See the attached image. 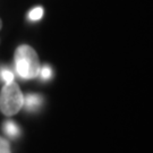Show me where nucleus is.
Returning <instances> with one entry per match:
<instances>
[{
  "mask_svg": "<svg viewBox=\"0 0 153 153\" xmlns=\"http://www.w3.org/2000/svg\"><path fill=\"white\" fill-rule=\"evenodd\" d=\"M15 67L18 76L23 79H33L39 76L40 60L36 51L27 44H22L15 50Z\"/></svg>",
  "mask_w": 153,
  "mask_h": 153,
  "instance_id": "f257e3e1",
  "label": "nucleus"
},
{
  "mask_svg": "<svg viewBox=\"0 0 153 153\" xmlns=\"http://www.w3.org/2000/svg\"><path fill=\"white\" fill-rule=\"evenodd\" d=\"M24 94L18 84L14 81L6 83L0 92V111L2 115L11 117L18 114L23 108Z\"/></svg>",
  "mask_w": 153,
  "mask_h": 153,
  "instance_id": "f03ea898",
  "label": "nucleus"
},
{
  "mask_svg": "<svg viewBox=\"0 0 153 153\" xmlns=\"http://www.w3.org/2000/svg\"><path fill=\"white\" fill-rule=\"evenodd\" d=\"M43 103V97L36 93H28L24 95V103L23 108L28 112H34L40 109V107Z\"/></svg>",
  "mask_w": 153,
  "mask_h": 153,
  "instance_id": "7ed1b4c3",
  "label": "nucleus"
},
{
  "mask_svg": "<svg viewBox=\"0 0 153 153\" xmlns=\"http://www.w3.org/2000/svg\"><path fill=\"white\" fill-rule=\"evenodd\" d=\"M2 131L7 136H9L10 138H17L21 134V129L19 126L17 125L14 120H6L2 124Z\"/></svg>",
  "mask_w": 153,
  "mask_h": 153,
  "instance_id": "20e7f679",
  "label": "nucleus"
},
{
  "mask_svg": "<svg viewBox=\"0 0 153 153\" xmlns=\"http://www.w3.org/2000/svg\"><path fill=\"white\" fill-rule=\"evenodd\" d=\"M0 78L5 83H10L14 81V74L9 68H0Z\"/></svg>",
  "mask_w": 153,
  "mask_h": 153,
  "instance_id": "39448f33",
  "label": "nucleus"
},
{
  "mask_svg": "<svg viewBox=\"0 0 153 153\" xmlns=\"http://www.w3.org/2000/svg\"><path fill=\"white\" fill-rule=\"evenodd\" d=\"M52 68L49 65H44L40 68V73H39V76L41 77L43 81H48L52 77Z\"/></svg>",
  "mask_w": 153,
  "mask_h": 153,
  "instance_id": "423d86ee",
  "label": "nucleus"
},
{
  "mask_svg": "<svg viewBox=\"0 0 153 153\" xmlns=\"http://www.w3.org/2000/svg\"><path fill=\"white\" fill-rule=\"evenodd\" d=\"M42 16H43V8L41 7H35L28 13V18L31 21H39L42 18Z\"/></svg>",
  "mask_w": 153,
  "mask_h": 153,
  "instance_id": "0eeeda50",
  "label": "nucleus"
},
{
  "mask_svg": "<svg viewBox=\"0 0 153 153\" xmlns=\"http://www.w3.org/2000/svg\"><path fill=\"white\" fill-rule=\"evenodd\" d=\"M0 153H11L10 144L2 136H0Z\"/></svg>",
  "mask_w": 153,
  "mask_h": 153,
  "instance_id": "6e6552de",
  "label": "nucleus"
},
{
  "mask_svg": "<svg viewBox=\"0 0 153 153\" xmlns=\"http://www.w3.org/2000/svg\"><path fill=\"white\" fill-rule=\"evenodd\" d=\"M1 27H2V22H1V19H0V30H1Z\"/></svg>",
  "mask_w": 153,
  "mask_h": 153,
  "instance_id": "1a4fd4ad",
  "label": "nucleus"
}]
</instances>
